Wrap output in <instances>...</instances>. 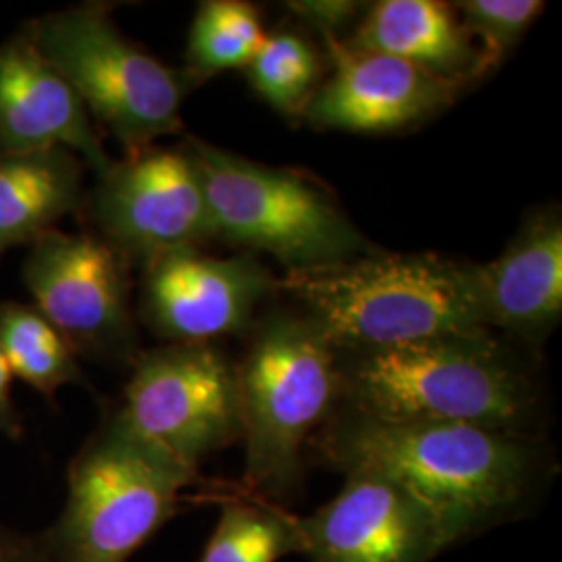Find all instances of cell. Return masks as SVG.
<instances>
[{"instance_id":"obj_1","label":"cell","mask_w":562,"mask_h":562,"mask_svg":"<svg viewBox=\"0 0 562 562\" xmlns=\"http://www.w3.org/2000/svg\"><path fill=\"white\" fill-rule=\"evenodd\" d=\"M341 473L369 471L401 485L452 546L519 519L540 487V459L521 434L475 425L383 423L348 413L319 443Z\"/></svg>"},{"instance_id":"obj_2","label":"cell","mask_w":562,"mask_h":562,"mask_svg":"<svg viewBox=\"0 0 562 562\" xmlns=\"http://www.w3.org/2000/svg\"><path fill=\"white\" fill-rule=\"evenodd\" d=\"M329 344L357 352L485 331L477 265L438 255H383L288 271Z\"/></svg>"},{"instance_id":"obj_3","label":"cell","mask_w":562,"mask_h":562,"mask_svg":"<svg viewBox=\"0 0 562 562\" xmlns=\"http://www.w3.org/2000/svg\"><path fill=\"white\" fill-rule=\"evenodd\" d=\"M340 382L350 413L375 422L521 434L533 413L531 385L487 331L357 352Z\"/></svg>"},{"instance_id":"obj_4","label":"cell","mask_w":562,"mask_h":562,"mask_svg":"<svg viewBox=\"0 0 562 562\" xmlns=\"http://www.w3.org/2000/svg\"><path fill=\"white\" fill-rule=\"evenodd\" d=\"M199 471L142 442L113 417L67 473L65 508L41 538L42 562H127L173 519Z\"/></svg>"},{"instance_id":"obj_5","label":"cell","mask_w":562,"mask_h":562,"mask_svg":"<svg viewBox=\"0 0 562 562\" xmlns=\"http://www.w3.org/2000/svg\"><path fill=\"white\" fill-rule=\"evenodd\" d=\"M236 371L246 490L288 503L301 490L302 446L341 394L336 348L315 323L280 317L262 327Z\"/></svg>"},{"instance_id":"obj_6","label":"cell","mask_w":562,"mask_h":562,"mask_svg":"<svg viewBox=\"0 0 562 562\" xmlns=\"http://www.w3.org/2000/svg\"><path fill=\"white\" fill-rule=\"evenodd\" d=\"M27 36L127 155L180 130V74L127 41L101 4L48 13Z\"/></svg>"},{"instance_id":"obj_7","label":"cell","mask_w":562,"mask_h":562,"mask_svg":"<svg viewBox=\"0 0 562 562\" xmlns=\"http://www.w3.org/2000/svg\"><path fill=\"white\" fill-rule=\"evenodd\" d=\"M188 155L201 178L213 236L269 252L288 271L352 261L369 248L317 186L192 140Z\"/></svg>"},{"instance_id":"obj_8","label":"cell","mask_w":562,"mask_h":562,"mask_svg":"<svg viewBox=\"0 0 562 562\" xmlns=\"http://www.w3.org/2000/svg\"><path fill=\"white\" fill-rule=\"evenodd\" d=\"M142 442L199 471L241 436L238 371L209 344H171L140 357L115 415Z\"/></svg>"},{"instance_id":"obj_9","label":"cell","mask_w":562,"mask_h":562,"mask_svg":"<svg viewBox=\"0 0 562 562\" xmlns=\"http://www.w3.org/2000/svg\"><path fill=\"white\" fill-rule=\"evenodd\" d=\"M94 215L121 255L153 262L213 238L201 178L188 150L144 148L101 176Z\"/></svg>"},{"instance_id":"obj_10","label":"cell","mask_w":562,"mask_h":562,"mask_svg":"<svg viewBox=\"0 0 562 562\" xmlns=\"http://www.w3.org/2000/svg\"><path fill=\"white\" fill-rule=\"evenodd\" d=\"M23 280L36 308L78 355L111 357L127 348V273L111 241L50 229L32 241Z\"/></svg>"},{"instance_id":"obj_11","label":"cell","mask_w":562,"mask_h":562,"mask_svg":"<svg viewBox=\"0 0 562 562\" xmlns=\"http://www.w3.org/2000/svg\"><path fill=\"white\" fill-rule=\"evenodd\" d=\"M340 492L301 517L311 562H431L450 543L434 515L401 485L369 471L344 473Z\"/></svg>"},{"instance_id":"obj_12","label":"cell","mask_w":562,"mask_h":562,"mask_svg":"<svg viewBox=\"0 0 562 562\" xmlns=\"http://www.w3.org/2000/svg\"><path fill=\"white\" fill-rule=\"evenodd\" d=\"M271 283L250 257L220 259L183 248L148 262L146 311L165 338L209 344L241 331Z\"/></svg>"},{"instance_id":"obj_13","label":"cell","mask_w":562,"mask_h":562,"mask_svg":"<svg viewBox=\"0 0 562 562\" xmlns=\"http://www.w3.org/2000/svg\"><path fill=\"white\" fill-rule=\"evenodd\" d=\"M323 41L334 60V74L304 111L317 127L394 132L436 115L461 90L459 81L443 80L406 60L357 50L336 36H323Z\"/></svg>"},{"instance_id":"obj_14","label":"cell","mask_w":562,"mask_h":562,"mask_svg":"<svg viewBox=\"0 0 562 562\" xmlns=\"http://www.w3.org/2000/svg\"><path fill=\"white\" fill-rule=\"evenodd\" d=\"M65 148L104 176L113 161L74 88L27 34L0 44V153Z\"/></svg>"},{"instance_id":"obj_15","label":"cell","mask_w":562,"mask_h":562,"mask_svg":"<svg viewBox=\"0 0 562 562\" xmlns=\"http://www.w3.org/2000/svg\"><path fill=\"white\" fill-rule=\"evenodd\" d=\"M483 319L538 336L562 313V227L552 215L529 223L501 259L477 265Z\"/></svg>"},{"instance_id":"obj_16","label":"cell","mask_w":562,"mask_h":562,"mask_svg":"<svg viewBox=\"0 0 562 562\" xmlns=\"http://www.w3.org/2000/svg\"><path fill=\"white\" fill-rule=\"evenodd\" d=\"M357 50L406 60L443 80L477 78V50L457 11L436 0H382L361 21Z\"/></svg>"},{"instance_id":"obj_17","label":"cell","mask_w":562,"mask_h":562,"mask_svg":"<svg viewBox=\"0 0 562 562\" xmlns=\"http://www.w3.org/2000/svg\"><path fill=\"white\" fill-rule=\"evenodd\" d=\"M80 196L81 161L74 153H0V257L55 229Z\"/></svg>"},{"instance_id":"obj_18","label":"cell","mask_w":562,"mask_h":562,"mask_svg":"<svg viewBox=\"0 0 562 562\" xmlns=\"http://www.w3.org/2000/svg\"><path fill=\"white\" fill-rule=\"evenodd\" d=\"M302 550L301 517L246 492L223 503L199 562H280Z\"/></svg>"},{"instance_id":"obj_19","label":"cell","mask_w":562,"mask_h":562,"mask_svg":"<svg viewBox=\"0 0 562 562\" xmlns=\"http://www.w3.org/2000/svg\"><path fill=\"white\" fill-rule=\"evenodd\" d=\"M0 348L13 378L46 398L83 382L78 352L36 306L0 301Z\"/></svg>"},{"instance_id":"obj_20","label":"cell","mask_w":562,"mask_h":562,"mask_svg":"<svg viewBox=\"0 0 562 562\" xmlns=\"http://www.w3.org/2000/svg\"><path fill=\"white\" fill-rule=\"evenodd\" d=\"M267 38L259 13L240 0H206L188 36V69L194 78L248 67Z\"/></svg>"},{"instance_id":"obj_21","label":"cell","mask_w":562,"mask_h":562,"mask_svg":"<svg viewBox=\"0 0 562 562\" xmlns=\"http://www.w3.org/2000/svg\"><path fill=\"white\" fill-rule=\"evenodd\" d=\"M246 69L255 90L285 115L304 113L317 92V53L292 32L267 36Z\"/></svg>"},{"instance_id":"obj_22","label":"cell","mask_w":562,"mask_h":562,"mask_svg":"<svg viewBox=\"0 0 562 562\" xmlns=\"http://www.w3.org/2000/svg\"><path fill=\"white\" fill-rule=\"evenodd\" d=\"M461 25L477 50V78L503 63L525 30L542 13L538 0H464L454 4Z\"/></svg>"},{"instance_id":"obj_23","label":"cell","mask_w":562,"mask_h":562,"mask_svg":"<svg viewBox=\"0 0 562 562\" xmlns=\"http://www.w3.org/2000/svg\"><path fill=\"white\" fill-rule=\"evenodd\" d=\"M357 2L344 0H315V2H290V9L301 15L302 20L315 25L322 36H336L341 25H346L357 13Z\"/></svg>"},{"instance_id":"obj_24","label":"cell","mask_w":562,"mask_h":562,"mask_svg":"<svg viewBox=\"0 0 562 562\" xmlns=\"http://www.w3.org/2000/svg\"><path fill=\"white\" fill-rule=\"evenodd\" d=\"M0 434L11 440H20L23 434L20 411L13 402V373L2 355V348H0Z\"/></svg>"},{"instance_id":"obj_25","label":"cell","mask_w":562,"mask_h":562,"mask_svg":"<svg viewBox=\"0 0 562 562\" xmlns=\"http://www.w3.org/2000/svg\"><path fill=\"white\" fill-rule=\"evenodd\" d=\"M0 562H42L41 538L0 525Z\"/></svg>"}]
</instances>
